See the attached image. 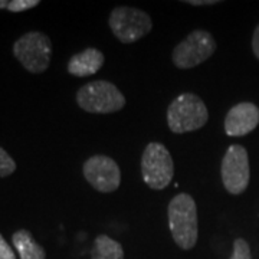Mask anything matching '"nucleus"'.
Masks as SVG:
<instances>
[{
  "instance_id": "6",
  "label": "nucleus",
  "mask_w": 259,
  "mask_h": 259,
  "mask_svg": "<svg viewBox=\"0 0 259 259\" xmlns=\"http://www.w3.org/2000/svg\"><path fill=\"white\" fill-rule=\"evenodd\" d=\"M108 25L114 36L120 42L134 44L151 32L153 20L144 10L130 6H117L110 15Z\"/></svg>"
},
{
  "instance_id": "8",
  "label": "nucleus",
  "mask_w": 259,
  "mask_h": 259,
  "mask_svg": "<svg viewBox=\"0 0 259 259\" xmlns=\"http://www.w3.org/2000/svg\"><path fill=\"white\" fill-rule=\"evenodd\" d=\"M225 189L231 194H242L249 185L250 167L248 151L243 146L232 144L226 150L221 166Z\"/></svg>"
},
{
  "instance_id": "11",
  "label": "nucleus",
  "mask_w": 259,
  "mask_h": 259,
  "mask_svg": "<svg viewBox=\"0 0 259 259\" xmlns=\"http://www.w3.org/2000/svg\"><path fill=\"white\" fill-rule=\"evenodd\" d=\"M105 56L100 49L87 48L82 52L71 56L68 62V72L74 76H90L97 74L104 65Z\"/></svg>"
},
{
  "instance_id": "18",
  "label": "nucleus",
  "mask_w": 259,
  "mask_h": 259,
  "mask_svg": "<svg viewBox=\"0 0 259 259\" xmlns=\"http://www.w3.org/2000/svg\"><path fill=\"white\" fill-rule=\"evenodd\" d=\"M183 3L190 5V6H213V5H218L219 2L218 0H186Z\"/></svg>"
},
{
  "instance_id": "20",
  "label": "nucleus",
  "mask_w": 259,
  "mask_h": 259,
  "mask_svg": "<svg viewBox=\"0 0 259 259\" xmlns=\"http://www.w3.org/2000/svg\"><path fill=\"white\" fill-rule=\"evenodd\" d=\"M9 2L8 0H0V9H8Z\"/></svg>"
},
{
  "instance_id": "19",
  "label": "nucleus",
  "mask_w": 259,
  "mask_h": 259,
  "mask_svg": "<svg viewBox=\"0 0 259 259\" xmlns=\"http://www.w3.org/2000/svg\"><path fill=\"white\" fill-rule=\"evenodd\" d=\"M252 51H253V55L259 59V25L256 26L253 36H252Z\"/></svg>"
},
{
  "instance_id": "5",
  "label": "nucleus",
  "mask_w": 259,
  "mask_h": 259,
  "mask_svg": "<svg viewBox=\"0 0 259 259\" xmlns=\"http://www.w3.org/2000/svg\"><path fill=\"white\" fill-rule=\"evenodd\" d=\"M141 176L153 190H163L175 177V163L170 151L161 143H148L141 156Z\"/></svg>"
},
{
  "instance_id": "13",
  "label": "nucleus",
  "mask_w": 259,
  "mask_h": 259,
  "mask_svg": "<svg viewBox=\"0 0 259 259\" xmlns=\"http://www.w3.org/2000/svg\"><path fill=\"white\" fill-rule=\"evenodd\" d=\"M91 259H125L124 248L120 242L107 235H98L91 249Z\"/></svg>"
},
{
  "instance_id": "15",
  "label": "nucleus",
  "mask_w": 259,
  "mask_h": 259,
  "mask_svg": "<svg viewBox=\"0 0 259 259\" xmlns=\"http://www.w3.org/2000/svg\"><path fill=\"white\" fill-rule=\"evenodd\" d=\"M229 259H252V252L248 242L243 238H238L233 242V250Z\"/></svg>"
},
{
  "instance_id": "10",
  "label": "nucleus",
  "mask_w": 259,
  "mask_h": 259,
  "mask_svg": "<svg viewBox=\"0 0 259 259\" xmlns=\"http://www.w3.org/2000/svg\"><path fill=\"white\" fill-rule=\"evenodd\" d=\"M259 124V108L252 102H239L225 117V131L229 137H243Z\"/></svg>"
},
{
  "instance_id": "1",
  "label": "nucleus",
  "mask_w": 259,
  "mask_h": 259,
  "mask_svg": "<svg viewBox=\"0 0 259 259\" xmlns=\"http://www.w3.org/2000/svg\"><path fill=\"white\" fill-rule=\"evenodd\" d=\"M168 228L176 245L183 250L193 249L199 238L197 206L189 193L176 194L167 207Z\"/></svg>"
},
{
  "instance_id": "12",
  "label": "nucleus",
  "mask_w": 259,
  "mask_h": 259,
  "mask_svg": "<svg viewBox=\"0 0 259 259\" xmlns=\"http://www.w3.org/2000/svg\"><path fill=\"white\" fill-rule=\"evenodd\" d=\"M13 246L20 259H47L45 249L35 241L33 235L26 229H19L12 235Z\"/></svg>"
},
{
  "instance_id": "14",
  "label": "nucleus",
  "mask_w": 259,
  "mask_h": 259,
  "mask_svg": "<svg viewBox=\"0 0 259 259\" xmlns=\"http://www.w3.org/2000/svg\"><path fill=\"white\" fill-rule=\"evenodd\" d=\"M16 170V163L5 148L0 147V179L10 176Z\"/></svg>"
},
{
  "instance_id": "16",
  "label": "nucleus",
  "mask_w": 259,
  "mask_h": 259,
  "mask_svg": "<svg viewBox=\"0 0 259 259\" xmlns=\"http://www.w3.org/2000/svg\"><path fill=\"white\" fill-rule=\"evenodd\" d=\"M39 3H40L39 0H12L9 2L8 10L13 12V13H19V12H25V10L36 8Z\"/></svg>"
},
{
  "instance_id": "9",
  "label": "nucleus",
  "mask_w": 259,
  "mask_h": 259,
  "mask_svg": "<svg viewBox=\"0 0 259 259\" xmlns=\"http://www.w3.org/2000/svg\"><path fill=\"white\" fill-rule=\"evenodd\" d=\"M85 180L101 193H112L121 185V170L114 158L95 154L82 166Z\"/></svg>"
},
{
  "instance_id": "4",
  "label": "nucleus",
  "mask_w": 259,
  "mask_h": 259,
  "mask_svg": "<svg viewBox=\"0 0 259 259\" xmlns=\"http://www.w3.org/2000/svg\"><path fill=\"white\" fill-rule=\"evenodd\" d=\"M13 55L32 74L45 72L52 58V42L44 32L32 30L13 44Z\"/></svg>"
},
{
  "instance_id": "7",
  "label": "nucleus",
  "mask_w": 259,
  "mask_h": 259,
  "mask_svg": "<svg viewBox=\"0 0 259 259\" xmlns=\"http://www.w3.org/2000/svg\"><path fill=\"white\" fill-rule=\"evenodd\" d=\"M216 51V40L209 30L196 29L173 49V64L179 69H190L207 61Z\"/></svg>"
},
{
  "instance_id": "17",
  "label": "nucleus",
  "mask_w": 259,
  "mask_h": 259,
  "mask_svg": "<svg viewBox=\"0 0 259 259\" xmlns=\"http://www.w3.org/2000/svg\"><path fill=\"white\" fill-rule=\"evenodd\" d=\"M0 259H16L15 252L10 248V245L3 238L2 233H0Z\"/></svg>"
},
{
  "instance_id": "2",
  "label": "nucleus",
  "mask_w": 259,
  "mask_h": 259,
  "mask_svg": "<svg viewBox=\"0 0 259 259\" xmlns=\"http://www.w3.org/2000/svg\"><path fill=\"white\" fill-rule=\"evenodd\" d=\"M209 121V111L203 100L192 93L176 97L167 108V124L171 133L185 134L197 131Z\"/></svg>"
},
{
  "instance_id": "3",
  "label": "nucleus",
  "mask_w": 259,
  "mask_h": 259,
  "mask_svg": "<svg viewBox=\"0 0 259 259\" xmlns=\"http://www.w3.org/2000/svg\"><path fill=\"white\" fill-rule=\"evenodd\" d=\"M79 108L91 114H111L125 107V97L108 81H93L82 85L76 93Z\"/></svg>"
}]
</instances>
